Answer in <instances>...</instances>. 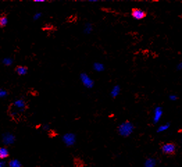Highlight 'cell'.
I'll list each match as a JSON object with an SVG mask.
<instances>
[{"label": "cell", "mask_w": 182, "mask_h": 167, "mask_svg": "<svg viewBox=\"0 0 182 167\" xmlns=\"http://www.w3.org/2000/svg\"><path fill=\"white\" fill-rule=\"evenodd\" d=\"M161 149L167 155H174L176 153V145L172 142L166 143L161 146Z\"/></svg>", "instance_id": "1"}, {"label": "cell", "mask_w": 182, "mask_h": 167, "mask_svg": "<svg viewBox=\"0 0 182 167\" xmlns=\"http://www.w3.org/2000/svg\"><path fill=\"white\" fill-rule=\"evenodd\" d=\"M132 125L129 121H126L120 127V133L123 136H128L132 132Z\"/></svg>", "instance_id": "2"}, {"label": "cell", "mask_w": 182, "mask_h": 167, "mask_svg": "<svg viewBox=\"0 0 182 167\" xmlns=\"http://www.w3.org/2000/svg\"><path fill=\"white\" fill-rule=\"evenodd\" d=\"M147 12L145 10H143L140 8H133L131 10V15L136 20H142L147 17Z\"/></svg>", "instance_id": "3"}, {"label": "cell", "mask_w": 182, "mask_h": 167, "mask_svg": "<svg viewBox=\"0 0 182 167\" xmlns=\"http://www.w3.org/2000/svg\"><path fill=\"white\" fill-rule=\"evenodd\" d=\"M15 141V137L13 135L11 134H6V135H4L3 137V142L6 145H9V144H12Z\"/></svg>", "instance_id": "4"}, {"label": "cell", "mask_w": 182, "mask_h": 167, "mask_svg": "<svg viewBox=\"0 0 182 167\" xmlns=\"http://www.w3.org/2000/svg\"><path fill=\"white\" fill-rule=\"evenodd\" d=\"M15 71H16V72L18 73L19 75H25L27 73L28 68H27V67H26V66H19L16 67Z\"/></svg>", "instance_id": "5"}, {"label": "cell", "mask_w": 182, "mask_h": 167, "mask_svg": "<svg viewBox=\"0 0 182 167\" xmlns=\"http://www.w3.org/2000/svg\"><path fill=\"white\" fill-rule=\"evenodd\" d=\"M13 106L15 107L18 108V109H24V108L26 107V104L24 100H18L15 101V102H14V104H13Z\"/></svg>", "instance_id": "6"}, {"label": "cell", "mask_w": 182, "mask_h": 167, "mask_svg": "<svg viewBox=\"0 0 182 167\" xmlns=\"http://www.w3.org/2000/svg\"><path fill=\"white\" fill-rule=\"evenodd\" d=\"M8 150L6 148H0V159H5L8 156Z\"/></svg>", "instance_id": "7"}, {"label": "cell", "mask_w": 182, "mask_h": 167, "mask_svg": "<svg viewBox=\"0 0 182 167\" xmlns=\"http://www.w3.org/2000/svg\"><path fill=\"white\" fill-rule=\"evenodd\" d=\"M8 23V18L6 15H3L0 17V27L3 28L5 27L7 25Z\"/></svg>", "instance_id": "8"}, {"label": "cell", "mask_w": 182, "mask_h": 167, "mask_svg": "<svg viewBox=\"0 0 182 167\" xmlns=\"http://www.w3.org/2000/svg\"><path fill=\"white\" fill-rule=\"evenodd\" d=\"M9 166L10 167H22V164L17 159H13L10 161L9 162Z\"/></svg>", "instance_id": "9"}, {"label": "cell", "mask_w": 182, "mask_h": 167, "mask_svg": "<svg viewBox=\"0 0 182 167\" xmlns=\"http://www.w3.org/2000/svg\"><path fill=\"white\" fill-rule=\"evenodd\" d=\"M12 63H13V61H12V59L10 58H6L3 60V63L5 64L6 66L11 65Z\"/></svg>", "instance_id": "10"}, {"label": "cell", "mask_w": 182, "mask_h": 167, "mask_svg": "<svg viewBox=\"0 0 182 167\" xmlns=\"http://www.w3.org/2000/svg\"><path fill=\"white\" fill-rule=\"evenodd\" d=\"M7 95H8L7 91H6V90L3 89H0V98L6 97Z\"/></svg>", "instance_id": "11"}, {"label": "cell", "mask_w": 182, "mask_h": 167, "mask_svg": "<svg viewBox=\"0 0 182 167\" xmlns=\"http://www.w3.org/2000/svg\"><path fill=\"white\" fill-rule=\"evenodd\" d=\"M0 167H4V163L0 161Z\"/></svg>", "instance_id": "12"}]
</instances>
